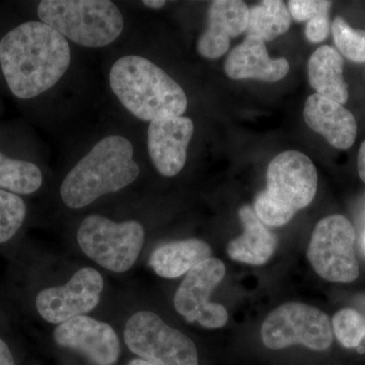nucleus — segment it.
I'll return each instance as SVG.
<instances>
[{
	"mask_svg": "<svg viewBox=\"0 0 365 365\" xmlns=\"http://www.w3.org/2000/svg\"><path fill=\"white\" fill-rule=\"evenodd\" d=\"M59 346L76 350L96 365H114L120 355V342L109 324L91 317L78 316L60 324L54 331Z\"/></svg>",
	"mask_w": 365,
	"mask_h": 365,
	"instance_id": "obj_12",
	"label": "nucleus"
},
{
	"mask_svg": "<svg viewBox=\"0 0 365 365\" xmlns=\"http://www.w3.org/2000/svg\"><path fill=\"white\" fill-rule=\"evenodd\" d=\"M42 182V173L37 165L7 158L0 151V189L29 195L40 189Z\"/></svg>",
	"mask_w": 365,
	"mask_h": 365,
	"instance_id": "obj_21",
	"label": "nucleus"
},
{
	"mask_svg": "<svg viewBox=\"0 0 365 365\" xmlns=\"http://www.w3.org/2000/svg\"><path fill=\"white\" fill-rule=\"evenodd\" d=\"M110 85L121 104L143 121L182 116L188 106L179 83L150 60L136 55L116 61L110 72Z\"/></svg>",
	"mask_w": 365,
	"mask_h": 365,
	"instance_id": "obj_3",
	"label": "nucleus"
},
{
	"mask_svg": "<svg viewBox=\"0 0 365 365\" xmlns=\"http://www.w3.org/2000/svg\"><path fill=\"white\" fill-rule=\"evenodd\" d=\"M304 118L307 126L325 137L334 148L345 150L354 144L357 135L356 120L339 103L314 93L307 98Z\"/></svg>",
	"mask_w": 365,
	"mask_h": 365,
	"instance_id": "obj_15",
	"label": "nucleus"
},
{
	"mask_svg": "<svg viewBox=\"0 0 365 365\" xmlns=\"http://www.w3.org/2000/svg\"><path fill=\"white\" fill-rule=\"evenodd\" d=\"M63 36L42 21H26L0 41V64L16 98H33L51 88L71 66Z\"/></svg>",
	"mask_w": 365,
	"mask_h": 365,
	"instance_id": "obj_1",
	"label": "nucleus"
},
{
	"mask_svg": "<svg viewBox=\"0 0 365 365\" xmlns=\"http://www.w3.org/2000/svg\"><path fill=\"white\" fill-rule=\"evenodd\" d=\"M128 365H151V364H148V362H146L145 360H143V359H133V360H131L130 362H129Z\"/></svg>",
	"mask_w": 365,
	"mask_h": 365,
	"instance_id": "obj_30",
	"label": "nucleus"
},
{
	"mask_svg": "<svg viewBox=\"0 0 365 365\" xmlns=\"http://www.w3.org/2000/svg\"><path fill=\"white\" fill-rule=\"evenodd\" d=\"M124 340L132 352L151 365H199L193 341L151 312H138L128 319Z\"/></svg>",
	"mask_w": 365,
	"mask_h": 365,
	"instance_id": "obj_7",
	"label": "nucleus"
},
{
	"mask_svg": "<svg viewBox=\"0 0 365 365\" xmlns=\"http://www.w3.org/2000/svg\"><path fill=\"white\" fill-rule=\"evenodd\" d=\"M225 276V266L220 259L209 258L191 269L175 294L178 313L190 323L198 322L204 328L218 329L227 325V309L210 302L211 294Z\"/></svg>",
	"mask_w": 365,
	"mask_h": 365,
	"instance_id": "obj_10",
	"label": "nucleus"
},
{
	"mask_svg": "<svg viewBox=\"0 0 365 365\" xmlns=\"http://www.w3.org/2000/svg\"><path fill=\"white\" fill-rule=\"evenodd\" d=\"M261 337L269 349L302 344L314 351H325L333 343L332 324L317 307L287 302L266 317L261 327Z\"/></svg>",
	"mask_w": 365,
	"mask_h": 365,
	"instance_id": "obj_8",
	"label": "nucleus"
},
{
	"mask_svg": "<svg viewBox=\"0 0 365 365\" xmlns=\"http://www.w3.org/2000/svg\"><path fill=\"white\" fill-rule=\"evenodd\" d=\"M78 242L93 262L116 273L128 271L135 264L144 242L140 222H112L101 215H90L79 225Z\"/></svg>",
	"mask_w": 365,
	"mask_h": 365,
	"instance_id": "obj_6",
	"label": "nucleus"
},
{
	"mask_svg": "<svg viewBox=\"0 0 365 365\" xmlns=\"http://www.w3.org/2000/svg\"><path fill=\"white\" fill-rule=\"evenodd\" d=\"M239 215L244 232L227 245L228 256L249 265H264L275 252L277 237L259 220L251 206H242Z\"/></svg>",
	"mask_w": 365,
	"mask_h": 365,
	"instance_id": "obj_17",
	"label": "nucleus"
},
{
	"mask_svg": "<svg viewBox=\"0 0 365 365\" xmlns=\"http://www.w3.org/2000/svg\"><path fill=\"white\" fill-rule=\"evenodd\" d=\"M331 29L341 54L355 63H364L365 30H354L341 16H336Z\"/></svg>",
	"mask_w": 365,
	"mask_h": 365,
	"instance_id": "obj_22",
	"label": "nucleus"
},
{
	"mask_svg": "<svg viewBox=\"0 0 365 365\" xmlns=\"http://www.w3.org/2000/svg\"><path fill=\"white\" fill-rule=\"evenodd\" d=\"M333 328L336 337L346 348H355L365 337L364 317L353 309H343L335 314Z\"/></svg>",
	"mask_w": 365,
	"mask_h": 365,
	"instance_id": "obj_24",
	"label": "nucleus"
},
{
	"mask_svg": "<svg viewBox=\"0 0 365 365\" xmlns=\"http://www.w3.org/2000/svg\"><path fill=\"white\" fill-rule=\"evenodd\" d=\"M266 182V189L255 199L253 209L264 225L279 227L314 200L318 173L306 155L287 150L269 163Z\"/></svg>",
	"mask_w": 365,
	"mask_h": 365,
	"instance_id": "obj_4",
	"label": "nucleus"
},
{
	"mask_svg": "<svg viewBox=\"0 0 365 365\" xmlns=\"http://www.w3.org/2000/svg\"><path fill=\"white\" fill-rule=\"evenodd\" d=\"M193 133V121L188 117L162 118L150 122L148 153L160 175L174 177L181 172Z\"/></svg>",
	"mask_w": 365,
	"mask_h": 365,
	"instance_id": "obj_13",
	"label": "nucleus"
},
{
	"mask_svg": "<svg viewBox=\"0 0 365 365\" xmlns=\"http://www.w3.org/2000/svg\"><path fill=\"white\" fill-rule=\"evenodd\" d=\"M331 24L329 14L317 16L307 21L306 37L312 43H321L327 39L330 34Z\"/></svg>",
	"mask_w": 365,
	"mask_h": 365,
	"instance_id": "obj_26",
	"label": "nucleus"
},
{
	"mask_svg": "<svg viewBox=\"0 0 365 365\" xmlns=\"http://www.w3.org/2000/svg\"><path fill=\"white\" fill-rule=\"evenodd\" d=\"M289 62L285 58L272 59L269 56L266 43L246 37L225 60V71L228 78L258 79L266 83H276L289 72Z\"/></svg>",
	"mask_w": 365,
	"mask_h": 365,
	"instance_id": "obj_16",
	"label": "nucleus"
},
{
	"mask_svg": "<svg viewBox=\"0 0 365 365\" xmlns=\"http://www.w3.org/2000/svg\"><path fill=\"white\" fill-rule=\"evenodd\" d=\"M143 4L145 6L151 7V9H160L165 4V1L162 0H144Z\"/></svg>",
	"mask_w": 365,
	"mask_h": 365,
	"instance_id": "obj_29",
	"label": "nucleus"
},
{
	"mask_svg": "<svg viewBox=\"0 0 365 365\" xmlns=\"http://www.w3.org/2000/svg\"><path fill=\"white\" fill-rule=\"evenodd\" d=\"M0 365H14V360L6 343L0 338Z\"/></svg>",
	"mask_w": 365,
	"mask_h": 365,
	"instance_id": "obj_27",
	"label": "nucleus"
},
{
	"mask_svg": "<svg viewBox=\"0 0 365 365\" xmlns=\"http://www.w3.org/2000/svg\"><path fill=\"white\" fill-rule=\"evenodd\" d=\"M332 2L326 0H290L288 11L297 21H309L317 16L330 14Z\"/></svg>",
	"mask_w": 365,
	"mask_h": 365,
	"instance_id": "obj_25",
	"label": "nucleus"
},
{
	"mask_svg": "<svg viewBox=\"0 0 365 365\" xmlns=\"http://www.w3.org/2000/svg\"><path fill=\"white\" fill-rule=\"evenodd\" d=\"M344 60L331 46H321L309 57L307 63L309 85L322 97L345 104L349 97L343 76Z\"/></svg>",
	"mask_w": 365,
	"mask_h": 365,
	"instance_id": "obj_18",
	"label": "nucleus"
},
{
	"mask_svg": "<svg viewBox=\"0 0 365 365\" xmlns=\"http://www.w3.org/2000/svg\"><path fill=\"white\" fill-rule=\"evenodd\" d=\"M211 247L201 240L167 242L151 253L148 265L160 277L173 279L188 273L201 262L211 258Z\"/></svg>",
	"mask_w": 365,
	"mask_h": 365,
	"instance_id": "obj_19",
	"label": "nucleus"
},
{
	"mask_svg": "<svg viewBox=\"0 0 365 365\" xmlns=\"http://www.w3.org/2000/svg\"><path fill=\"white\" fill-rule=\"evenodd\" d=\"M292 16L284 2L266 0L249 9L246 37L270 42L289 30Z\"/></svg>",
	"mask_w": 365,
	"mask_h": 365,
	"instance_id": "obj_20",
	"label": "nucleus"
},
{
	"mask_svg": "<svg viewBox=\"0 0 365 365\" xmlns=\"http://www.w3.org/2000/svg\"><path fill=\"white\" fill-rule=\"evenodd\" d=\"M357 165H359V174L360 179L365 182V141H364L361 146H360Z\"/></svg>",
	"mask_w": 365,
	"mask_h": 365,
	"instance_id": "obj_28",
	"label": "nucleus"
},
{
	"mask_svg": "<svg viewBox=\"0 0 365 365\" xmlns=\"http://www.w3.org/2000/svg\"><path fill=\"white\" fill-rule=\"evenodd\" d=\"M249 7L241 0H215L208 9L207 28L199 38L197 49L207 59H217L227 52L230 39L246 32Z\"/></svg>",
	"mask_w": 365,
	"mask_h": 365,
	"instance_id": "obj_14",
	"label": "nucleus"
},
{
	"mask_svg": "<svg viewBox=\"0 0 365 365\" xmlns=\"http://www.w3.org/2000/svg\"><path fill=\"white\" fill-rule=\"evenodd\" d=\"M104 288L102 275L93 268H83L63 287L46 288L38 294L36 307L40 316L51 324H62L93 311Z\"/></svg>",
	"mask_w": 365,
	"mask_h": 365,
	"instance_id": "obj_11",
	"label": "nucleus"
},
{
	"mask_svg": "<svg viewBox=\"0 0 365 365\" xmlns=\"http://www.w3.org/2000/svg\"><path fill=\"white\" fill-rule=\"evenodd\" d=\"M38 16L66 39L85 47L111 44L124 26L121 11L109 0H43Z\"/></svg>",
	"mask_w": 365,
	"mask_h": 365,
	"instance_id": "obj_5",
	"label": "nucleus"
},
{
	"mask_svg": "<svg viewBox=\"0 0 365 365\" xmlns=\"http://www.w3.org/2000/svg\"><path fill=\"white\" fill-rule=\"evenodd\" d=\"M354 227L343 215H331L319 220L307 249V259L323 279L351 283L359 278V266L355 255Z\"/></svg>",
	"mask_w": 365,
	"mask_h": 365,
	"instance_id": "obj_9",
	"label": "nucleus"
},
{
	"mask_svg": "<svg viewBox=\"0 0 365 365\" xmlns=\"http://www.w3.org/2000/svg\"><path fill=\"white\" fill-rule=\"evenodd\" d=\"M26 215L21 197L0 189V244L9 242L18 232Z\"/></svg>",
	"mask_w": 365,
	"mask_h": 365,
	"instance_id": "obj_23",
	"label": "nucleus"
},
{
	"mask_svg": "<svg viewBox=\"0 0 365 365\" xmlns=\"http://www.w3.org/2000/svg\"><path fill=\"white\" fill-rule=\"evenodd\" d=\"M138 175L130 141L123 136H108L69 172L60 195L67 207H86L100 197L128 186Z\"/></svg>",
	"mask_w": 365,
	"mask_h": 365,
	"instance_id": "obj_2",
	"label": "nucleus"
}]
</instances>
